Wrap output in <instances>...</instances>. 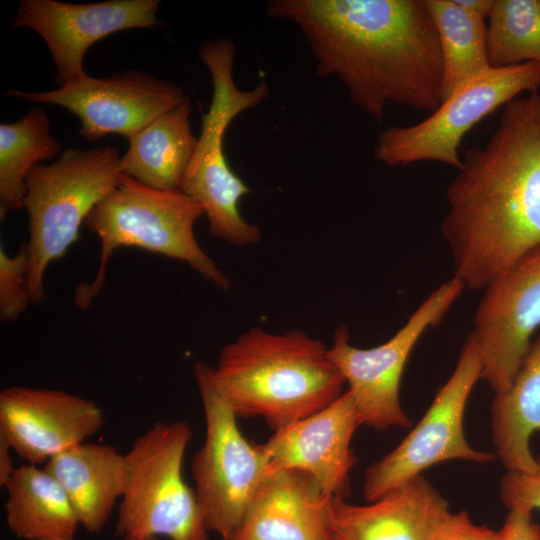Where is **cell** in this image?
I'll list each match as a JSON object with an SVG mask.
<instances>
[{"label": "cell", "instance_id": "cell-5", "mask_svg": "<svg viewBox=\"0 0 540 540\" xmlns=\"http://www.w3.org/2000/svg\"><path fill=\"white\" fill-rule=\"evenodd\" d=\"M235 51L230 38L205 41L198 49L199 58L210 73L212 99L202 115L195 151L179 189L202 207L213 237L246 247L258 243L262 233L259 226L246 221L240 213V200L250 188L226 160L224 136L238 115L259 106L269 96V86L264 80L249 90L235 84Z\"/></svg>", "mask_w": 540, "mask_h": 540}, {"label": "cell", "instance_id": "cell-22", "mask_svg": "<svg viewBox=\"0 0 540 540\" xmlns=\"http://www.w3.org/2000/svg\"><path fill=\"white\" fill-rule=\"evenodd\" d=\"M9 529L23 540H74L78 516L60 483L44 468L23 464L4 486Z\"/></svg>", "mask_w": 540, "mask_h": 540}, {"label": "cell", "instance_id": "cell-1", "mask_svg": "<svg viewBox=\"0 0 540 540\" xmlns=\"http://www.w3.org/2000/svg\"><path fill=\"white\" fill-rule=\"evenodd\" d=\"M265 15L294 24L320 77H336L351 103L382 122L388 104L432 113L443 62L425 0H270Z\"/></svg>", "mask_w": 540, "mask_h": 540}, {"label": "cell", "instance_id": "cell-23", "mask_svg": "<svg viewBox=\"0 0 540 540\" xmlns=\"http://www.w3.org/2000/svg\"><path fill=\"white\" fill-rule=\"evenodd\" d=\"M425 4L440 42L444 101L492 68L487 53V19L465 10L456 0H425Z\"/></svg>", "mask_w": 540, "mask_h": 540}, {"label": "cell", "instance_id": "cell-25", "mask_svg": "<svg viewBox=\"0 0 540 540\" xmlns=\"http://www.w3.org/2000/svg\"><path fill=\"white\" fill-rule=\"evenodd\" d=\"M487 20L492 68L540 65V0H493Z\"/></svg>", "mask_w": 540, "mask_h": 540}, {"label": "cell", "instance_id": "cell-12", "mask_svg": "<svg viewBox=\"0 0 540 540\" xmlns=\"http://www.w3.org/2000/svg\"><path fill=\"white\" fill-rule=\"evenodd\" d=\"M483 291L471 332L481 354V380L500 394L513 384L540 330V244Z\"/></svg>", "mask_w": 540, "mask_h": 540}, {"label": "cell", "instance_id": "cell-26", "mask_svg": "<svg viewBox=\"0 0 540 540\" xmlns=\"http://www.w3.org/2000/svg\"><path fill=\"white\" fill-rule=\"evenodd\" d=\"M28 252L26 242L10 256L0 248V319L12 322L32 303L27 286Z\"/></svg>", "mask_w": 540, "mask_h": 540}, {"label": "cell", "instance_id": "cell-13", "mask_svg": "<svg viewBox=\"0 0 540 540\" xmlns=\"http://www.w3.org/2000/svg\"><path fill=\"white\" fill-rule=\"evenodd\" d=\"M7 97L60 106L80 120L79 135L88 142L105 135L132 138L163 113L182 102L183 89L138 70L109 78H87L52 91L11 89Z\"/></svg>", "mask_w": 540, "mask_h": 540}, {"label": "cell", "instance_id": "cell-7", "mask_svg": "<svg viewBox=\"0 0 540 540\" xmlns=\"http://www.w3.org/2000/svg\"><path fill=\"white\" fill-rule=\"evenodd\" d=\"M192 437L184 420L155 422L134 441L126 458V482L115 536L121 540H210L193 488L183 478Z\"/></svg>", "mask_w": 540, "mask_h": 540}, {"label": "cell", "instance_id": "cell-9", "mask_svg": "<svg viewBox=\"0 0 540 540\" xmlns=\"http://www.w3.org/2000/svg\"><path fill=\"white\" fill-rule=\"evenodd\" d=\"M465 289L453 276L435 288L389 340L372 348L351 345L347 326H338L328 356L348 383L360 426L383 431L412 425L400 402L405 365L419 339L443 320Z\"/></svg>", "mask_w": 540, "mask_h": 540}, {"label": "cell", "instance_id": "cell-17", "mask_svg": "<svg viewBox=\"0 0 540 540\" xmlns=\"http://www.w3.org/2000/svg\"><path fill=\"white\" fill-rule=\"evenodd\" d=\"M331 498L303 470L269 472L231 540H335Z\"/></svg>", "mask_w": 540, "mask_h": 540}, {"label": "cell", "instance_id": "cell-3", "mask_svg": "<svg viewBox=\"0 0 540 540\" xmlns=\"http://www.w3.org/2000/svg\"><path fill=\"white\" fill-rule=\"evenodd\" d=\"M213 378L237 418L262 417L273 431L327 407L345 383L321 340L260 327L221 349Z\"/></svg>", "mask_w": 540, "mask_h": 540}, {"label": "cell", "instance_id": "cell-18", "mask_svg": "<svg viewBox=\"0 0 540 540\" xmlns=\"http://www.w3.org/2000/svg\"><path fill=\"white\" fill-rule=\"evenodd\" d=\"M450 512L448 501L423 475L364 505L330 500L335 540H433Z\"/></svg>", "mask_w": 540, "mask_h": 540}, {"label": "cell", "instance_id": "cell-10", "mask_svg": "<svg viewBox=\"0 0 540 540\" xmlns=\"http://www.w3.org/2000/svg\"><path fill=\"white\" fill-rule=\"evenodd\" d=\"M539 86L537 63L491 68L459 87L421 122L381 131L374 157L390 168L435 161L458 170L465 134L499 107L523 92H536Z\"/></svg>", "mask_w": 540, "mask_h": 540}, {"label": "cell", "instance_id": "cell-8", "mask_svg": "<svg viewBox=\"0 0 540 540\" xmlns=\"http://www.w3.org/2000/svg\"><path fill=\"white\" fill-rule=\"evenodd\" d=\"M193 374L205 418V440L192 460L193 489L208 531L231 540L268 473L269 458L261 444L241 433L214 382L213 367L197 361Z\"/></svg>", "mask_w": 540, "mask_h": 540}, {"label": "cell", "instance_id": "cell-14", "mask_svg": "<svg viewBox=\"0 0 540 540\" xmlns=\"http://www.w3.org/2000/svg\"><path fill=\"white\" fill-rule=\"evenodd\" d=\"M159 6V0H21L11 26L30 28L42 37L53 57L57 82L65 86L89 76L83 62L95 42L123 30L163 26L157 18Z\"/></svg>", "mask_w": 540, "mask_h": 540}, {"label": "cell", "instance_id": "cell-29", "mask_svg": "<svg viewBox=\"0 0 540 540\" xmlns=\"http://www.w3.org/2000/svg\"><path fill=\"white\" fill-rule=\"evenodd\" d=\"M499 535L500 540H540V527L534 523L531 511L513 508L509 510Z\"/></svg>", "mask_w": 540, "mask_h": 540}, {"label": "cell", "instance_id": "cell-20", "mask_svg": "<svg viewBox=\"0 0 540 540\" xmlns=\"http://www.w3.org/2000/svg\"><path fill=\"white\" fill-rule=\"evenodd\" d=\"M191 99L163 113L128 140L120 171L159 190H177L197 144L191 130Z\"/></svg>", "mask_w": 540, "mask_h": 540}, {"label": "cell", "instance_id": "cell-24", "mask_svg": "<svg viewBox=\"0 0 540 540\" xmlns=\"http://www.w3.org/2000/svg\"><path fill=\"white\" fill-rule=\"evenodd\" d=\"M62 153L61 144L50 132V122L40 108L21 119L0 125V219L23 208L29 172L42 161Z\"/></svg>", "mask_w": 540, "mask_h": 540}, {"label": "cell", "instance_id": "cell-21", "mask_svg": "<svg viewBox=\"0 0 540 540\" xmlns=\"http://www.w3.org/2000/svg\"><path fill=\"white\" fill-rule=\"evenodd\" d=\"M540 432V330L511 387L495 394L491 404V433L495 454L506 471L534 472L530 440Z\"/></svg>", "mask_w": 540, "mask_h": 540}, {"label": "cell", "instance_id": "cell-4", "mask_svg": "<svg viewBox=\"0 0 540 540\" xmlns=\"http://www.w3.org/2000/svg\"><path fill=\"white\" fill-rule=\"evenodd\" d=\"M202 216V207L180 189H154L122 174L119 184L84 221L100 240V260L94 279L76 286L75 305L81 310L91 306L104 286L114 251L121 247H138L184 262L219 289L229 290V278L196 239L194 226Z\"/></svg>", "mask_w": 540, "mask_h": 540}, {"label": "cell", "instance_id": "cell-6", "mask_svg": "<svg viewBox=\"0 0 540 540\" xmlns=\"http://www.w3.org/2000/svg\"><path fill=\"white\" fill-rule=\"evenodd\" d=\"M120 159L113 146L69 148L52 164H37L29 172L23 208L29 222L27 286L32 303L46 298L49 264L77 241L89 213L119 184Z\"/></svg>", "mask_w": 540, "mask_h": 540}, {"label": "cell", "instance_id": "cell-32", "mask_svg": "<svg viewBox=\"0 0 540 540\" xmlns=\"http://www.w3.org/2000/svg\"><path fill=\"white\" fill-rule=\"evenodd\" d=\"M151 540H159V539H158V538H153V539H151Z\"/></svg>", "mask_w": 540, "mask_h": 540}, {"label": "cell", "instance_id": "cell-27", "mask_svg": "<svg viewBox=\"0 0 540 540\" xmlns=\"http://www.w3.org/2000/svg\"><path fill=\"white\" fill-rule=\"evenodd\" d=\"M537 468L534 472L506 471L501 479L500 497L510 510L522 508L540 511V455L536 456Z\"/></svg>", "mask_w": 540, "mask_h": 540}, {"label": "cell", "instance_id": "cell-19", "mask_svg": "<svg viewBox=\"0 0 540 540\" xmlns=\"http://www.w3.org/2000/svg\"><path fill=\"white\" fill-rule=\"evenodd\" d=\"M44 469L66 492L80 525L101 532L124 492L125 454L108 444L83 442L49 459Z\"/></svg>", "mask_w": 540, "mask_h": 540}, {"label": "cell", "instance_id": "cell-30", "mask_svg": "<svg viewBox=\"0 0 540 540\" xmlns=\"http://www.w3.org/2000/svg\"><path fill=\"white\" fill-rule=\"evenodd\" d=\"M11 446L0 438V485L5 486L8 480L11 478L15 466L11 456Z\"/></svg>", "mask_w": 540, "mask_h": 540}, {"label": "cell", "instance_id": "cell-11", "mask_svg": "<svg viewBox=\"0 0 540 540\" xmlns=\"http://www.w3.org/2000/svg\"><path fill=\"white\" fill-rule=\"evenodd\" d=\"M481 374L479 346L470 332L455 369L421 420L391 452L366 469L363 494L367 502L448 460L491 463L498 459L495 453L473 448L464 433L466 404Z\"/></svg>", "mask_w": 540, "mask_h": 540}, {"label": "cell", "instance_id": "cell-28", "mask_svg": "<svg viewBox=\"0 0 540 540\" xmlns=\"http://www.w3.org/2000/svg\"><path fill=\"white\" fill-rule=\"evenodd\" d=\"M433 540H500L499 531L475 524L465 510L450 512Z\"/></svg>", "mask_w": 540, "mask_h": 540}, {"label": "cell", "instance_id": "cell-15", "mask_svg": "<svg viewBox=\"0 0 540 540\" xmlns=\"http://www.w3.org/2000/svg\"><path fill=\"white\" fill-rule=\"evenodd\" d=\"M103 423L94 401L62 390L11 386L0 392V438L31 465L85 442Z\"/></svg>", "mask_w": 540, "mask_h": 540}, {"label": "cell", "instance_id": "cell-16", "mask_svg": "<svg viewBox=\"0 0 540 540\" xmlns=\"http://www.w3.org/2000/svg\"><path fill=\"white\" fill-rule=\"evenodd\" d=\"M360 426L348 390L318 412L274 431L262 447L267 471L299 469L311 474L330 497L347 499L357 457L351 447Z\"/></svg>", "mask_w": 540, "mask_h": 540}, {"label": "cell", "instance_id": "cell-31", "mask_svg": "<svg viewBox=\"0 0 540 540\" xmlns=\"http://www.w3.org/2000/svg\"><path fill=\"white\" fill-rule=\"evenodd\" d=\"M465 10L483 16L486 19L491 11L493 0H456Z\"/></svg>", "mask_w": 540, "mask_h": 540}, {"label": "cell", "instance_id": "cell-2", "mask_svg": "<svg viewBox=\"0 0 540 540\" xmlns=\"http://www.w3.org/2000/svg\"><path fill=\"white\" fill-rule=\"evenodd\" d=\"M446 190L442 236L454 276L484 290L540 244V95L505 106L484 146L469 148Z\"/></svg>", "mask_w": 540, "mask_h": 540}]
</instances>
